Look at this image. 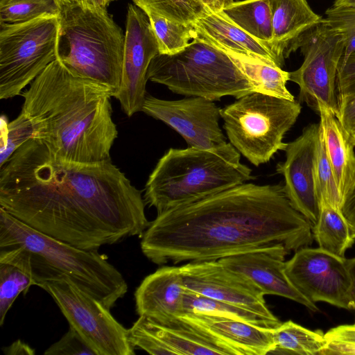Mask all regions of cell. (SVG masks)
I'll use <instances>...</instances> for the list:
<instances>
[{"label": "cell", "mask_w": 355, "mask_h": 355, "mask_svg": "<svg viewBox=\"0 0 355 355\" xmlns=\"http://www.w3.org/2000/svg\"><path fill=\"white\" fill-rule=\"evenodd\" d=\"M0 169V207L76 248L98 250L150 224L141 192L112 160L64 162L31 139Z\"/></svg>", "instance_id": "obj_1"}, {"label": "cell", "mask_w": 355, "mask_h": 355, "mask_svg": "<svg viewBox=\"0 0 355 355\" xmlns=\"http://www.w3.org/2000/svg\"><path fill=\"white\" fill-rule=\"evenodd\" d=\"M186 289L252 311L279 325L264 294L251 280L219 260L188 262L180 266Z\"/></svg>", "instance_id": "obj_15"}, {"label": "cell", "mask_w": 355, "mask_h": 355, "mask_svg": "<svg viewBox=\"0 0 355 355\" xmlns=\"http://www.w3.org/2000/svg\"><path fill=\"white\" fill-rule=\"evenodd\" d=\"M318 107L325 149L343 199L355 180V146L334 111L321 103Z\"/></svg>", "instance_id": "obj_23"}, {"label": "cell", "mask_w": 355, "mask_h": 355, "mask_svg": "<svg viewBox=\"0 0 355 355\" xmlns=\"http://www.w3.org/2000/svg\"><path fill=\"white\" fill-rule=\"evenodd\" d=\"M144 12L151 11L168 20L193 24L207 11L200 0H132Z\"/></svg>", "instance_id": "obj_30"}, {"label": "cell", "mask_w": 355, "mask_h": 355, "mask_svg": "<svg viewBox=\"0 0 355 355\" xmlns=\"http://www.w3.org/2000/svg\"><path fill=\"white\" fill-rule=\"evenodd\" d=\"M325 16L322 21L339 33L344 40L340 64L355 52V8L331 6L326 10Z\"/></svg>", "instance_id": "obj_34"}, {"label": "cell", "mask_w": 355, "mask_h": 355, "mask_svg": "<svg viewBox=\"0 0 355 355\" xmlns=\"http://www.w3.org/2000/svg\"><path fill=\"white\" fill-rule=\"evenodd\" d=\"M44 355H96L74 328L69 326L67 333L44 352Z\"/></svg>", "instance_id": "obj_36"}, {"label": "cell", "mask_w": 355, "mask_h": 355, "mask_svg": "<svg viewBox=\"0 0 355 355\" xmlns=\"http://www.w3.org/2000/svg\"><path fill=\"white\" fill-rule=\"evenodd\" d=\"M5 355H35V351L28 344L18 339L2 348Z\"/></svg>", "instance_id": "obj_42"}, {"label": "cell", "mask_w": 355, "mask_h": 355, "mask_svg": "<svg viewBox=\"0 0 355 355\" xmlns=\"http://www.w3.org/2000/svg\"><path fill=\"white\" fill-rule=\"evenodd\" d=\"M6 0H0V3H3V1H5Z\"/></svg>", "instance_id": "obj_50"}, {"label": "cell", "mask_w": 355, "mask_h": 355, "mask_svg": "<svg viewBox=\"0 0 355 355\" xmlns=\"http://www.w3.org/2000/svg\"><path fill=\"white\" fill-rule=\"evenodd\" d=\"M0 263L16 266L40 286L66 280L108 309L123 297L128 284L98 250H87L47 236L0 207Z\"/></svg>", "instance_id": "obj_4"}, {"label": "cell", "mask_w": 355, "mask_h": 355, "mask_svg": "<svg viewBox=\"0 0 355 355\" xmlns=\"http://www.w3.org/2000/svg\"><path fill=\"white\" fill-rule=\"evenodd\" d=\"M272 16L271 49L284 65L297 50L300 38L322 21L306 0H269Z\"/></svg>", "instance_id": "obj_22"}, {"label": "cell", "mask_w": 355, "mask_h": 355, "mask_svg": "<svg viewBox=\"0 0 355 355\" xmlns=\"http://www.w3.org/2000/svg\"><path fill=\"white\" fill-rule=\"evenodd\" d=\"M336 117L349 133L355 125V92L338 96Z\"/></svg>", "instance_id": "obj_38"}, {"label": "cell", "mask_w": 355, "mask_h": 355, "mask_svg": "<svg viewBox=\"0 0 355 355\" xmlns=\"http://www.w3.org/2000/svg\"><path fill=\"white\" fill-rule=\"evenodd\" d=\"M58 59L73 75L111 92L119 88L125 34L107 12L80 4L62 7L59 13Z\"/></svg>", "instance_id": "obj_6"}, {"label": "cell", "mask_w": 355, "mask_h": 355, "mask_svg": "<svg viewBox=\"0 0 355 355\" xmlns=\"http://www.w3.org/2000/svg\"><path fill=\"white\" fill-rule=\"evenodd\" d=\"M179 318L213 338L234 355H265L275 349L273 329L236 320L188 313Z\"/></svg>", "instance_id": "obj_20"}, {"label": "cell", "mask_w": 355, "mask_h": 355, "mask_svg": "<svg viewBox=\"0 0 355 355\" xmlns=\"http://www.w3.org/2000/svg\"><path fill=\"white\" fill-rule=\"evenodd\" d=\"M345 262L351 278L350 296L352 310L355 311V257L345 259Z\"/></svg>", "instance_id": "obj_44"}, {"label": "cell", "mask_w": 355, "mask_h": 355, "mask_svg": "<svg viewBox=\"0 0 355 355\" xmlns=\"http://www.w3.org/2000/svg\"><path fill=\"white\" fill-rule=\"evenodd\" d=\"M349 134H350V136H351V137H352V141H353V142H354V146H355V125H354V127L352 128V130L350 131Z\"/></svg>", "instance_id": "obj_48"}, {"label": "cell", "mask_w": 355, "mask_h": 355, "mask_svg": "<svg viewBox=\"0 0 355 355\" xmlns=\"http://www.w3.org/2000/svg\"><path fill=\"white\" fill-rule=\"evenodd\" d=\"M340 211L355 239V180L343 197Z\"/></svg>", "instance_id": "obj_39"}, {"label": "cell", "mask_w": 355, "mask_h": 355, "mask_svg": "<svg viewBox=\"0 0 355 355\" xmlns=\"http://www.w3.org/2000/svg\"><path fill=\"white\" fill-rule=\"evenodd\" d=\"M21 95L34 139L55 157L78 164L111 160L118 130L107 88L73 75L57 59Z\"/></svg>", "instance_id": "obj_3"}, {"label": "cell", "mask_w": 355, "mask_h": 355, "mask_svg": "<svg viewBox=\"0 0 355 355\" xmlns=\"http://www.w3.org/2000/svg\"><path fill=\"white\" fill-rule=\"evenodd\" d=\"M196 36L217 47L245 54L282 67L276 55L266 45L242 30L221 11L207 12L192 24Z\"/></svg>", "instance_id": "obj_21"}, {"label": "cell", "mask_w": 355, "mask_h": 355, "mask_svg": "<svg viewBox=\"0 0 355 355\" xmlns=\"http://www.w3.org/2000/svg\"><path fill=\"white\" fill-rule=\"evenodd\" d=\"M158 44L146 13L136 5L128 9L122 75L116 98L128 116L141 112L146 97L147 73Z\"/></svg>", "instance_id": "obj_14"}, {"label": "cell", "mask_w": 355, "mask_h": 355, "mask_svg": "<svg viewBox=\"0 0 355 355\" xmlns=\"http://www.w3.org/2000/svg\"><path fill=\"white\" fill-rule=\"evenodd\" d=\"M33 285L36 283L33 277L19 267L0 263V326L19 295Z\"/></svg>", "instance_id": "obj_32"}, {"label": "cell", "mask_w": 355, "mask_h": 355, "mask_svg": "<svg viewBox=\"0 0 355 355\" xmlns=\"http://www.w3.org/2000/svg\"><path fill=\"white\" fill-rule=\"evenodd\" d=\"M272 334L275 343L273 352L320 355L327 341L321 331L309 330L291 320L274 328Z\"/></svg>", "instance_id": "obj_28"}, {"label": "cell", "mask_w": 355, "mask_h": 355, "mask_svg": "<svg viewBox=\"0 0 355 355\" xmlns=\"http://www.w3.org/2000/svg\"><path fill=\"white\" fill-rule=\"evenodd\" d=\"M354 324L355 325V322H354Z\"/></svg>", "instance_id": "obj_51"}, {"label": "cell", "mask_w": 355, "mask_h": 355, "mask_svg": "<svg viewBox=\"0 0 355 355\" xmlns=\"http://www.w3.org/2000/svg\"><path fill=\"white\" fill-rule=\"evenodd\" d=\"M40 287L53 299L72 327L96 355H134L135 347L125 328L110 309L66 280Z\"/></svg>", "instance_id": "obj_11"}, {"label": "cell", "mask_w": 355, "mask_h": 355, "mask_svg": "<svg viewBox=\"0 0 355 355\" xmlns=\"http://www.w3.org/2000/svg\"><path fill=\"white\" fill-rule=\"evenodd\" d=\"M319 123L304 128L295 140L287 143L286 159L279 162L277 172L284 177L286 194L293 207L314 225L320 213L317 193L315 163Z\"/></svg>", "instance_id": "obj_16"}, {"label": "cell", "mask_w": 355, "mask_h": 355, "mask_svg": "<svg viewBox=\"0 0 355 355\" xmlns=\"http://www.w3.org/2000/svg\"><path fill=\"white\" fill-rule=\"evenodd\" d=\"M59 10L64 6L72 4H80L83 6V0H55Z\"/></svg>", "instance_id": "obj_46"}, {"label": "cell", "mask_w": 355, "mask_h": 355, "mask_svg": "<svg viewBox=\"0 0 355 355\" xmlns=\"http://www.w3.org/2000/svg\"><path fill=\"white\" fill-rule=\"evenodd\" d=\"M6 139L1 148L0 167L24 143L34 139L35 132L28 116L21 111L17 118L6 125Z\"/></svg>", "instance_id": "obj_35"}, {"label": "cell", "mask_w": 355, "mask_h": 355, "mask_svg": "<svg viewBox=\"0 0 355 355\" xmlns=\"http://www.w3.org/2000/svg\"><path fill=\"white\" fill-rule=\"evenodd\" d=\"M336 85L338 96L355 92V52L340 64Z\"/></svg>", "instance_id": "obj_37"}, {"label": "cell", "mask_w": 355, "mask_h": 355, "mask_svg": "<svg viewBox=\"0 0 355 355\" xmlns=\"http://www.w3.org/2000/svg\"><path fill=\"white\" fill-rule=\"evenodd\" d=\"M320 355H355V342L327 340Z\"/></svg>", "instance_id": "obj_40"}, {"label": "cell", "mask_w": 355, "mask_h": 355, "mask_svg": "<svg viewBox=\"0 0 355 355\" xmlns=\"http://www.w3.org/2000/svg\"><path fill=\"white\" fill-rule=\"evenodd\" d=\"M312 231L318 248L343 258L355 240L340 209L325 202L320 203L318 218Z\"/></svg>", "instance_id": "obj_25"}, {"label": "cell", "mask_w": 355, "mask_h": 355, "mask_svg": "<svg viewBox=\"0 0 355 355\" xmlns=\"http://www.w3.org/2000/svg\"><path fill=\"white\" fill-rule=\"evenodd\" d=\"M83 6L95 8H106L107 0H83Z\"/></svg>", "instance_id": "obj_45"}, {"label": "cell", "mask_w": 355, "mask_h": 355, "mask_svg": "<svg viewBox=\"0 0 355 355\" xmlns=\"http://www.w3.org/2000/svg\"><path fill=\"white\" fill-rule=\"evenodd\" d=\"M285 271L295 288L313 303L324 302L352 310L351 278L345 257L320 248L303 247L285 262Z\"/></svg>", "instance_id": "obj_12"}, {"label": "cell", "mask_w": 355, "mask_h": 355, "mask_svg": "<svg viewBox=\"0 0 355 355\" xmlns=\"http://www.w3.org/2000/svg\"><path fill=\"white\" fill-rule=\"evenodd\" d=\"M223 12L242 30L271 49L272 24L269 0L234 2Z\"/></svg>", "instance_id": "obj_26"}, {"label": "cell", "mask_w": 355, "mask_h": 355, "mask_svg": "<svg viewBox=\"0 0 355 355\" xmlns=\"http://www.w3.org/2000/svg\"><path fill=\"white\" fill-rule=\"evenodd\" d=\"M145 12L155 35L159 54L177 53L196 36L192 24L173 21L151 11Z\"/></svg>", "instance_id": "obj_29"}, {"label": "cell", "mask_w": 355, "mask_h": 355, "mask_svg": "<svg viewBox=\"0 0 355 355\" xmlns=\"http://www.w3.org/2000/svg\"><path fill=\"white\" fill-rule=\"evenodd\" d=\"M315 178L320 203L325 202L340 209L342 196L327 156L320 126L315 155Z\"/></svg>", "instance_id": "obj_31"}, {"label": "cell", "mask_w": 355, "mask_h": 355, "mask_svg": "<svg viewBox=\"0 0 355 355\" xmlns=\"http://www.w3.org/2000/svg\"><path fill=\"white\" fill-rule=\"evenodd\" d=\"M186 288L180 266H162L146 276L135 293L139 316L167 324L184 313Z\"/></svg>", "instance_id": "obj_19"}, {"label": "cell", "mask_w": 355, "mask_h": 355, "mask_svg": "<svg viewBox=\"0 0 355 355\" xmlns=\"http://www.w3.org/2000/svg\"><path fill=\"white\" fill-rule=\"evenodd\" d=\"M252 172L231 144L217 151L171 148L149 175L144 199L159 214L252 180Z\"/></svg>", "instance_id": "obj_5"}, {"label": "cell", "mask_w": 355, "mask_h": 355, "mask_svg": "<svg viewBox=\"0 0 355 355\" xmlns=\"http://www.w3.org/2000/svg\"><path fill=\"white\" fill-rule=\"evenodd\" d=\"M59 13L55 0H6L0 3V23L19 24Z\"/></svg>", "instance_id": "obj_33"}, {"label": "cell", "mask_w": 355, "mask_h": 355, "mask_svg": "<svg viewBox=\"0 0 355 355\" xmlns=\"http://www.w3.org/2000/svg\"><path fill=\"white\" fill-rule=\"evenodd\" d=\"M296 48L304 60L297 69L289 72V80L299 87V101L316 112L321 103L336 116L337 74L345 50L342 35L321 21L300 38Z\"/></svg>", "instance_id": "obj_10"}, {"label": "cell", "mask_w": 355, "mask_h": 355, "mask_svg": "<svg viewBox=\"0 0 355 355\" xmlns=\"http://www.w3.org/2000/svg\"><path fill=\"white\" fill-rule=\"evenodd\" d=\"M302 110L299 101L254 92L220 108L230 143L255 166L268 162L287 143L285 134Z\"/></svg>", "instance_id": "obj_8"}, {"label": "cell", "mask_w": 355, "mask_h": 355, "mask_svg": "<svg viewBox=\"0 0 355 355\" xmlns=\"http://www.w3.org/2000/svg\"><path fill=\"white\" fill-rule=\"evenodd\" d=\"M128 338L135 348L153 355H232L213 338L180 318L162 324L139 316L128 329Z\"/></svg>", "instance_id": "obj_17"}, {"label": "cell", "mask_w": 355, "mask_h": 355, "mask_svg": "<svg viewBox=\"0 0 355 355\" xmlns=\"http://www.w3.org/2000/svg\"><path fill=\"white\" fill-rule=\"evenodd\" d=\"M58 15L19 24L0 23V98L21 95L58 59Z\"/></svg>", "instance_id": "obj_9"}, {"label": "cell", "mask_w": 355, "mask_h": 355, "mask_svg": "<svg viewBox=\"0 0 355 355\" xmlns=\"http://www.w3.org/2000/svg\"><path fill=\"white\" fill-rule=\"evenodd\" d=\"M141 112L175 130L188 147L217 151L230 144L219 126L220 108L209 99L190 96L168 101L146 96Z\"/></svg>", "instance_id": "obj_13"}, {"label": "cell", "mask_w": 355, "mask_h": 355, "mask_svg": "<svg viewBox=\"0 0 355 355\" xmlns=\"http://www.w3.org/2000/svg\"><path fill=\"white\" fill-rule=\"evenodd\" d=\"M116 1V0H107V4H109L111 1Z\"/></svg>", "instance_id": "obj_49"}, {"label": "cell", "mask_w": 355, "mask_h": 355, "mask_svg": "<svg viewBox=\"0 0 355 355\" xmlns=\"http://www.w3.org/2000/svg\"><path fill=\"white\" fill-rule=\"evenodd\" d=\"M312 224L288 200L282 183H247L157 215L141 236L153 263L195 262L282 244L290 251L313 241Z\"/></svg>", "instance_id": "obj_2"}, {"label": "cell", "mask_w": 355, "mask_h": 355, "mask_svg": "<svg viewBox=\"0 0 355 355\" xmlns=\"http://www.w3.org/2000/svg\"><path fill=\"white\" fill-rule=\"evenodd\" d=\"M332 6L355 8V0H336Z\"/></svg>", "instance_id": "obj_47"}, {"label": "cell", "mask_w": 355, "mask_h": 355, "mask_svg": "<svg viewBox=\"0 0 355 355\" xmlns=\"http://www.w3.org/2000/svg\"><path fill=\"white\" fill-rule=\"evenodd\" d=\"M288 252L283 245L276 244L218 260L248 277L264 295L284 297L318 311L316 304L302 295L288 278L284 260Z\"/></svg>", "instance_id": "obj_18"}, {"label": "cell", "mask_w": 355, "mask_h": 355, "mask_svg": "<svg viewBox=\"0 0 355 355\" xmlns=\"http://www.w3.org/2000/svg\"><path fill=\"white\" fill-rule=\"evenodd\" d=\"M220 49V48H219ZM240 68L254 85L256 92L288 100H295L286 87L289 72L259 59L222 49Z\"/></svg>", "instance_id": "obj_24"}, {"label": "cell", "mask_w": 355, "mask_h": 355, "mask_svg": "<svg viewBox=\"0 0 355 355\" xmlns=\"http://www.w3.org/2000/svg\"><path fill=\"white\" fill-rule=\"evenodd\" d=\"M148 79L187 97L214 101L226 96L239 98L256 92L249 78L223 50L195 37L180 52L157 54Z\"/></svg>", "instance_id": "obj_7"}, {"label": "cell", "mask_w": 355, "mask_h": 355, "mask_svg": "<svg viewBox=\"0 0 355 355\" xmlns=\"http://www.w3.org/2000/svg\"><path fill=\"white\" fill-rule=\"evenodd\" d=\"M209 12H218L230 6L234 0H200Z\"/></svg>", "instance_id": "obj_43"}, {"label": "cell", "mask_w": 355, "mask_h": 355, "mask_svg": "<svg viewBox=\"0 0 355 355\" xmlns=\"http://www.w3.org/2000/svg\"><path fill=\"white\" fill-rule=\"evenodd\" d=\"M327 340L355 342V325L343 324L331 328L324 334Z\"/></svg>", "instance_id": "obj_41"}, {"label": "cell", "mask_w": 355, "mask_h": 355, "mask_svg": "<svg viewBox=\"0 0 355 355\" xmlns=\"http://www.w3.org/2000/svg\"><path fill=\"white\" fill-rule=\"evenodd\" d=\"M184 313L236 320L269 329L279 326L252 311L187 289L184 299Z\"/></svg>", "instance_id": "obj_27"}]
</instances>
